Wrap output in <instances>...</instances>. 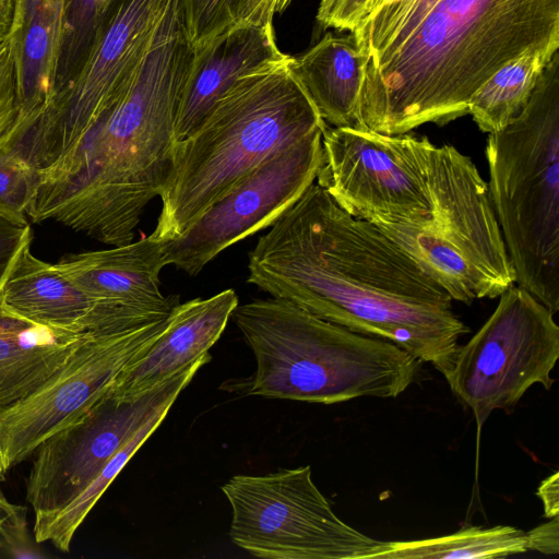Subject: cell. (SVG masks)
<instances>
[{
    "label": "cell",
    "instance_id": "8992f818",
    "mask_svg": "<svg viewBox=\"0 0 559 559\" xmlns=\"http://www.w3.org/2000/svg\"><path fill=\"white\" fill-rule=\"evenodd\" d=\"M489 193L515 283L559 310V50L523 110L489 133Z\"/></svg>",
    "mask_w": 559,
    "mask_h": 559
},
{
    "label": "cell",
    "instance_id": "ffe728a7",
    "mask_svg": "<svg viewBox=\"0 0 559 559\" xmlns=\"http://www.w3.org/2000/svg\"><path fill=\"white\" fill-rule=\"evenodd\" d=\"M2 306L34 323L69 331L90 332L96 304L56 266L35 257L25 245L1 288Z\"/></svg>",
    "mask_w": 559,
    "mask_h": 559
},
{
    "label": "cell",
    "instance_id": "836d02e7",
    "mask_svg": "<svg viewBox=\"0 0 559 559\" xmlns=\"http://www.w3.org/2000/svg\"><path fill=\"white\" fill-rule=\"evenodd\" d=\"M277 0H240L236 24L248 22L264 25L272 23Z\"/></svg>",
    "mask_w": 559,
    "mask_h": 559
},
{
    "label": "cell",
    "instance_id": "4dcf8cb0",
    "mask_svg": "<svg viewBox=\"0 0 559 559\" xmlns=\"http://www.w3.org/2000/svg\"><path fill=\"white\" fill-rule=\"evenodd\" d=\"M32 240L26 217L0 212V296L5 276L23 247Z\"/></svg>",
    "mask_w": 559,
    "mask_h": 559
},
{
    "label": "cell",
    "instance_id": "d590c367",
    "mask_svg": "<svg viewBox=\"0 0 559 559\" xmlns=\"http://www.w3.org/2000/svg\"><path fill=\"white\" fill-rule=\"evenodd\" d=\"M16 0H0V45L5 43L11 34Z\"/></svg>",
    "mask_w": 559,
    "mask_h": 559
},
{
    "label": "cell",
    "instance_id": "7402d4cb",
    "mask_svg": "<svg viewBox=\"0 0 559 559\" xmlns=\"http://www.w3.org/2000/svg\"><path fill=\"white\" fill-rule=\"evenodd\" d=\"M559 48H531L495 72L471 97L468 114L478 129L492 133L516 118Z\"/></svg>",
    "mask_w": 559,
    "mask_h": 559
},
{
    "label": "cell",
    "instance_id": "5b68a950",
    "mask_svg": "<svg viewBox=\"0 0 559 559\" xmlns=\"http://www.w3.org/2000/svg\"><path fill=\"white\" fill-rule=\"evenodd\" d=\"M231 317L255 360L249 395L326 405L394 399L417 380L423 364L389 341L274 297L238 305Z\"/></svg>",
    "mask_w": 559,
    "mask_h": 559
},
{
    "label": "cell",
    "instance_id": "74e56055",
    "mask_svg": "<svg viewBox=\"0 0 559 559\" xmlns=\"http://www.w3.org/2000/svg\"><path fill=\"white\" fill-rule=\"evenodd\" d=\"M1 479H2V478L0 477V481H1ZM1 497H3V493H2V491H1V486H0V498H1Z\"/></svg>",
    "mask_w": 559,
    "mask_h": 559
},
{
    "label": "cell",
    "instance_id": "603a6c76",
    "mask_svg": "<svg viewBox=\"0 0 559 559\" xmlns=\"http://www.w3.org/2000/svg\"><path fill=\"white\" fill-rule=\"evenodd\" d=\"M177 397H169L160 404L72 501L50 514L35 516L37 543L50 542L59 550L69 551L72 538L86 515L128 461L164 421Z\"/></svg>",
    "mask_w": 559,
    "mask_h": 559
},
{
    "label": "cell",
    "instance_id": "e0dca14e",
    "mask_svg": "<svg viewBox=\"0 0 559 559\" xmlns=\"http://www.w3.org/2000/svg\"><path fill=\"white\" fill-rule=\"evenodd\" d=\"M288 57L277 47L273 23L240 22L193 48L175 118V143L199 127L238 79Z\"/></svg>",
    "mask_w": 559,
    "mask_h": 559
},
{
    "label": "cell",
    "instance_id": "d6a6232c",
    "mask_svg": "<svg viewBox=\"0 0 559 559\" xmlns=\"http://www.w3.org/2000/svg\"><path fill=\"white\" fill-rule=\"evenodd\" d=\"M527 549L537 550L545 555L559 552V516L526 532Z\"/></svg>",
    "mask_w": 559,
    "mask_h": 559
},
{
    "label": "cell",
    "instance_id": "7a4b0ae2",
    "mask_svg": "<svg viewBox=\"0 0 559 559\" xmlns=\"http://www.w3.org/2000/svg\"><path fill=\"white\" fill-rule=\"evenodd\" d=\"M192 57L181 0H171L133 72L78 141L37 174L26 215L112 247L133 241L171 174L175 118Z\"/></svg>",
    "mask_w": 559,
    "mask_h": 559
},
{
    "label": "cell",
    "instance_id": "3957f363",
    "mask_svg": "<svg viewBox=\"0 0 559 559\" xmlns=\"http://www.w3.org/2000/svg\"><path fill=\"white\" fill-rule=\"evenodd\" d=\"M559 48V0H439L395 48L365 64L364 129L403 134L468 115L474 93L531 48Z\"/></svg>",
    "mask_w": 559,
    "mask_h": 559
},
{
    "label": "cell",
    "instance_id": "ac0fdd59",
    "mask_svg": "<svg viewBox=\"0 0 559 559\" xmlns=\"http://www.w3.org/2000/svg\"><path fill=\"white\" fill-rule=\"evenodd\" d=\"M67 0H16L7 40L16 75L20 114L5 148L12 147L50 103Z\"/></svg>",
    "mask_w": 559,
    "mask_h": 559
},
{
    "label": "cell",
    "instance_id": "8d00e7d4",
    "mask_svg": "<svg viewBox=\"0 0 559 559\" xmlns=\"http://www.w3.org/2000/svg\"><path fill=\"white\" fill-rule=\"evenodd\" d=\"M331 1L332 0H321L317 15L322 14L329 8Z\"/></svg>",
    "mask_w": 559,
    "mask_h": 559
},
{
    "label": "cell",
    "instance_id": "ba28073f",
    "mask_svg": "<svg viewBox=\"0 0 559 559\" xmlns=\"http://www.w3.org/2000/svg\"><path fill=\"white\" fill-rule=\"evenodd\" d=\"M222 490L231 507L230 538L252 556L376 559L383 546L334 513L310 466L235 475Z\"/></svg>",
    "mask_w": 559,
    "mask_h": 559
},
{
    "label": "cell",
    "instance_id": "f1b7e54d",
    "mask_svg": "<svg viewBox=\"0 0 559 559\" xmlns=\"http://www.w3.org/2000/svg\"><path fill=\"white\" fill-rule=\"evenodd\" d=\"M26 512V508L9 502L4 496L0 498V557H46L29 535Z\"/></svg>",
    "mask_w": 559,
    "mask_h": 559
},
{
    "label": "cell",
    "instance_id": "f546056e",
    "mask_svg": "<svg viewBox=\"0 0 559 559\" xmlns=\"http://www.w3.org/2000/svg\"><path fill=\"white\" fill-rule=\"evenodd\" d=\"M20 114L15 67L8 43L0 45V150L5 148Z\"/></svg>",
    "mask_w": 559,
    "mask_h": 559
},
{
    "label": "cell",
    "instance_id": "8fae6325",
    "mask_svg": "<svg viewBox=\"0 0 559 559\" xmlns=\"http://www.w3.org/2000/svg\"><path fill=\"white\" fill-rule=\"evenodd\" d=\"M433 143L427 136L329 127L316 179L349 214L412 221L432 207L427 174Z\"/></svg>",
    "mask_w": 559,
    "mask_h": 559
},
{
    "label": "cell",
    "instance_id": "4fadbf2b",
    "mask_svg": "<svg viewBox=\"0 0 559 559\" xmlns=\"http://www.w3.org/2000/svg\"><path fill=\"white\" fill-rule=\"evenodd\" d=\"M206 355L141 399L118 403L106 394L94 406L44 440L33 452L26 500L35 516L50 514L72 501L110 457L166 400L179 396Z\"/></svg>",
    "mask_w": 559,
    "mask_h": 559
},
{
    "label": "cell",
    "instance_id": "4316f807",
    "mask_svg": "<svg viewBox=\"0 0 559 559\" xmlns=\"http://www.w3.org/2000/svg\"><path fill=\"white\" fill-rule=\"evenodd\" d=\"M37 179L36 170L21 155L0 150V212L26 217Z\"/></svg>",
    "mask_w": 559,
    "mask_h": 559
},
{
    "label": "cell",
    "instance_id": "5bb4252c",
    "mask_svg": "<svg viewBox=\"0 0 559 559\" xmlns=\"http://www.w3.org/2000/svg\"><path fill=\"white\" fill-rule=\"evenodd\" d=\"M323 131L259 165L183 235L163 240L166 264L198 275L222 251L271 226L314 182L321 165Z\"/></svg>",
    "mask_w": 559,
    "mask_h": 559
},
{
    "label": "cell",
    "instance_id": "277c9868",
    "mask_svg": "<svg viewBox=\"0 0 559 559\" xmlns=\"http://www.w3.org/2000/svg\"><path fill=\"white\" fill-rule=\"evenodd\" d=\"M290 56L238 79L173 148L154 239L183 235L259 165L328 126L289 68Z\"/></svg>",
    "mask_w": 559,
    "mask_h": 559
},
{
    "label": "cell",
    "instance_id": "cb8c5ba5",
    "mask_svg": "<svg viewBox=\"0 0 559 559\" xmlns=\"http://www.w3.org/2000/svg\"><path fill=\"white\" fill-rule=\"evenodd\" d=\"M526 551V532L520 528L469 526L439 537L384 542L376 559H491Z\"/></svg>",
    "mask_w": 559,
    "mask_h": 559
},
{
    "label": "cell",
    "instance_id": "d4e9b609",
    "mask_svg": "<svg viewBox=\"0 0 559 559\" xmlns=\"http://www.w3.org/2000/svg\"><path fill=\"white\" fill-rule=\"evenodd\" d=\"M438 1L372 0L352 31L364 66L399 46Z\"/></svg>",
    "mask_w": 559,
    "mask_h": 559
},
{
    "label": "cell",
    "instance_id": "6da1fadb",
    "mask_svg": "<svg viewBox=\"0 0 559 559\" xmlns=\"http://www.w3.org/2000/svg\"><path fill=\"white\" fill-rule=\"evenodd\" d=\"M248 282L447 378L469 328L452 298L378 227L310 185L249 253Z\"/></svg>",
    "mask_w": 559,
    "mask_h": 559
},
{
    "label": "cell",
    "instance_id": "1f68e13d",
    "mask_svg": "<svg viewBox=\"0 0 559 559\" xmlns=\"http://www.w3.org/2000/svg\"><path fill=\"white\" fill-rule=\"evenodd\" d=\"M372 0H332L329 8L317 15L322 27L353 31Z\"/></svg>",
    "mask_w": 559,
    "mask_h": 559
},
{
    "label": "cell",
    "instance_id": "d6986e66",
    "mask_svg": "<svg viewBox=\"0 0 559 559\" xmlns=\"http://www.w3.org/2000/svg\"><path fill=\"white\" fill-rule=\"evenodd\" d=\"M92 334L34 323L0 300V412L39 386Z\"/></svg>",
    "mask_w": 559,
    "mask_h": 559
},
{
    "label": "cell",
    "instance_id": "2e32d148",
    "mask_svg": "<svg viewBox=\"0 0 559 559\" xmlns=\"http://www.w3.org/2000/svg\"><path fill=\"white\" fill-rule=\"evenodd\" d=\"M238 305L231 288L179 302L162 334L123 368L107 394L118 403L136 401L209 355Z\"/></svg>",
    "mask_w": 559,
    "mask_h": 559
},
{
    "label": "cell",
    "instance_id": "30bf717a",
    "mask_svg": "<svg viewBox=\"0 0 559 559\" xmlns=\"http://www.w3.org/2000/svg\"><path fill=\"white\" fill-rule=\"evenodd\" d=\"M170 312L130 328L93 333L39 386L0 412V477L110 390L123 368L165 330Z\"/></svg>",
    "mask_w": 559,
    "mask_h": 559
},
{
    "label": "cell",
    "instance_id": "83f0119b",
    "mask_svg": "<svg viewBox=\"0 0 559 559\" xmlns=\"http://www.w3.org/2000/svg\"><path fill=\"white\" fill-rule=\"evenodd\" d=\"M240 0H181L186 31L193 48L236 24Z\"/></svg>",
    "mask_w": 559,
    "mask_h": 559
},
{
    "label": "cell",
    "instance_id": "e575fe53",
    "mask_svg": "<svg viewBox=\"0 0 559 559\" xmlns=\"http://www.w3.org/2000/svg\"><path fill=\"white\" fill-rule=\"evenodd\" d=\"M536 495L543 502L546 518L552 519L559 515V473L545 478L537 488Z\"/></svg>",
    "mask_w": 559,
    "mask_h": 559
},
{
    "label": "cell",
    "instance_id": "52a82bcc",
    "mask_svg": "<svg viewBox=\"0 0 559 559\" xmlns=\"http://www.w3.org/2000/svg\"><path fill=\"white\" fill-rule=\"evenodd\" d=\"M427 181L431 211L412 221L370 219L452 300L497 298L515 273L475 163L455 146L431 147Z\"/></svg>",
    "mask_w": 559,
    "mask_h": 559
},
{
    "label": "cell",
    "instance_id": "44dd1931",
    "mask_svg": "<svg viewBox=\"0 0 559 559\" xmlns=\"http://www.w3.org/2000/svg\"><path fill=\"white\" fill-rule=\"evenodd\" d=\"M289 68L326 124L364 129L359 96L365 66L352 35L325 34L305 53L292 57Z\"/></svg>",
    "mask_w": 559,
    "mask_h": 559
},
{
    "label": "cell",
    "instance_id": "9c48e42d",
    "mask_svg": "<svg viewBox=\"0 0 559 559\" xmlns=\"http://www.w3.org/2000/svg\"><path fill=\"white\" fill-rule=\"evenodd\" d=\"M554 316L525 288L512 285L480 329L459 346L445 379L478 430L493 411H512L533 384L551 389L559 358Z\"/></svg>",
    "mask_w": 559,
    "mask_h": 559
},
{
    "label": "cell",
    "instance_id": "7c38bea8",
    "mask_svg": "<svg viewBox=\"0 0 559 559\" xmlns=\"http://www.w3.org/2000/svg\"><path fill=\"white\" fill-rule=\"evenodd\" d=\"M171 0H122L75 78L53 95L10 148L36 173L58 160L87 130L150 48Z\"/></svg>",
    "mask_w": 559,
    "mask_h": 559
},
{
    "label": "cell",
    "instance_id": "484cf974",
    "mask_svg": "<svg viewBox=\"0 0 559 559\" xmlns=\"http://www.w3.org/2000/svg\"><path fill=\"white\" fill-rule=\"evenodd\" d=\"M121 1L67 0L53 95L79 73Z\"/></svg>",
    "mask_w": 559,
    "mask_h": 559
},
{
    "label": "cell",
    "instance_id": "9a60e30c",
    "mask_svg": "<svg viewBox=\"0 0 559 559\" xmlns=\"http://www.w3.org/2000/svg\"><path fill=\"white\" fill-rule=\"evenodd\" d=\"M57 269L96 307L94 331L133 326L171 312L177 296L160 290L159 274L167 266L164 241L151 236L111 249L63 255Z\"/></svg>",
    "mask_w": 559,
    "mask_h": 559
}]
</instances>
